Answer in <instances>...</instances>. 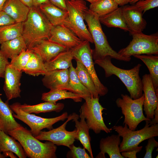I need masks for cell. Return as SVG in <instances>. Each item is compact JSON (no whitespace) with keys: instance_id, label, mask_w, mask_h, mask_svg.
<instances>
[{"instance_id":"cell-47","label":"cell","mask_w":158,"mask_h":158,"mask_svg":"<svg viewBox=\"0 0 158 158\" xmlns=\"http://www.w3.org/2000/svg\"><path fill=\"white\" fill-rule=\"evenodd\" d=\"M30 8L33 6L32 0H19Z\"/></svg>"},{"instance_id":"cell-39","label":"cell","mask_w":158,"mask_h":158,"mask_svg":"<svg viewBox=\"0 0 158 158\" xmlns=\"http://www.w3.org/2000/svg\"><path fill=\"white\" fill-rule=\"evenodd\" d=\"M154 137H152L148 139L147 144L145 147L146 152L144 158H152L153 150L155 147H158V142Z\"/></svg>"},{"instance_id":"cell-4","label":"cell","mask_w":158,"mask_h":158,"mask_svg":"<svg viewBox=\"0 0 158 158\" xmlns=\"http://www.w3.org/2000/svg\"><path fill=\"white\" fill-rule=\"evenodd\" d=\"M52 25L39 7L32 6L23 22L22 36L27 49H31L42 40L49 39Z\"/></svg>"},{"instance_id":"cell-14","label":"cell","mask_w":158,"mask_h":158,"mask_svg":"<svg viewBox=\"0 0 158 158\" xmlns=\"http://www.w3.org/2000/svg\"><path fill=\"white\" fill-rule=\"evenodd\" d=\"M22 72L13 67L9 63L6 68L3 89L7 101L20 97V80Z\"/></svg>"},{"instance_id":"cell-28","label":"cell","mask_w":158,"mask_h":158,"mask_svg":"<svg viewBox=\"0 0 158 158\" xmlns=\"http://www.w3.org/2000/svg\"><path fill=\"white\" fill-rule=\"evenodd\" d=\"M100 23L109 28H118L126 32L129 31L122 13V7L99 17Z\"/></svg>"},{"instance_id":"cell-9","label":"cell","mask_w":158,"mask_h":158,"mask_svg":"<svg viewBox=\"0 0 158 158\" xmlns=\"http://www.w3.org/2000/svg\"><path fill=\"white\" fill-rule=\"evenodd\" d=\"M20 103L16 102L9 105L12 111L15 113H13V116L27 125L30 128V132L34 137L38 135L44 128L49 130L52 129L54 124L60 121H64L68 116V113L66 112L55 117L42 118L24 112L20 108Z\"/></svg>"},{"instance_id":"cell-30","label":"cell","mask_w":158,"mask_h":158,"mask_svg":"<svg viewBox=\"0 0 158 158\" xmlns=\"http://www.w3.org/2000/svg\"><path fill=\"white\" fill-rule=\"evenodd\" d=\"M64 107V105L62 103L54 104L48 102L32 105L26 104L22 105L20 104L21 109L24 112L29 114H39L52 111L58 113L63 109Z\"/></svg>"},{"instance_id":"cell-24","label":"cell","mask_w":158,"mask_h":158,"mask_svg":"<svg viewBox=\"0 0 158 158\" xmlns=\"http://www.w3.org/2000/svg\"><path fill=\"white\" fill-rule=\"evenodd\" d=\"M13 112L8 101L4 102L0 96V130L7 134L21 126L15 119Z\"/></svg>"},{"instance_id":"cell-34","label":"cell","mask_w":158,"mask_h":158,"mask_svg":"<svg viewBox=\"0 0 158 158\" xmlns=\"http://www.w3.org/2000/svg\"><path fill=\"white\" fill-rule=\"evenodd\" d=\"M23 22L0 27V44L22 36Z\"/></svg>"},{"instance_id":"cell-5","label":"cell","mask_w":158,"mask_h":158,"mask_svg":"<svg viewBox=\"0 0 158 158\" xmlns=\"http://www.w3.org/2000/svg\"><path fill=\"white\" fill-rule=\"evenodd\" d=\"M68 15L63 24L82 41L93 43L88 30L85 23V17L88 8L84 0H66Z\"/></svg>"},{"instance_id":"cell-6","label":"cell","mask_w":158,"mask_h":158,"mask_svg":"<svg viewBox=\"0 0 158 158\" xmlns=\"http://www.w3.org/2000/svg\"><path fill=\"white\" fill-rule=\"evenodd\" d=\"M145 121L144 127L138 130H131L126 124L123 126H115L111 128L122 138L119 147L121 152L133 150L145 140L158 136V124L150 125Z\"/></svg>"},{"instance_id":"cell-1","label":"cell","mask_w":158,"mask_h":158,"mask_svg":"<svg viewBox=\"0 0 158 158\" xmlns=\"http://www.w3.org/2000/svg\"><path fill=\"white\" fill-rule=\"evenodd\" d=\"M112 58L107 56L104 58L95 60L96 64L104 70L106 78L112 75L116 76L123 82L133 99L141 97L142 94V79L139 75L142 65L138 64L130 69H121L116 67L112 63Z\"/></svg>"},{"instance_id":"cell-22","label":"cell","mask_w":158,"mask_h":158,"mask_svg":"<svg viewBox=\"0 0 158 158\" xmlns=\"http://www.w3.org/2000/svg\"><path fill=\"white\" fill-rule=\"evenodd\" d=\"M39 7L53 26L63 24L68 15L67 11L60 8L49 1L41 5Z\"/></svg>"},{"instance_id":"cell-46","label":"cell","mask_w":158,"mask_h":158,"mask_svg":"<svg viewBox=\"0 0 158 158\" xmlns=\"http://www.w3.org/2000/svg\"><path fill=\"white\" fill-rule=\"evenodd\" d=\"M118 5L123 6L130 3L133 0H114Z\"/></svg>"},{"instance_id":"cell-29","label":"cell","mask_w":158,"mask_h":158,"mask_svg":"<svg viewBox=\"0 0 158 158\" xmlns=\"http://www.w3.org/2000/svg\"><path fill=\"white\" fill-rule=\"evenodd\" d=\"M72 99L75 102L82 101L83 98L80 95L67 90L61 89L50 90L47 92L42 94L41 100L45 102L56 104V102L61 99Z\"/></svg>"},{"instance_id":"cell-50","label":"cell","mask_w":158,"mask_h":158,"mask_svg":"<svg viewBox=\"0 0 158 158\" xmlns=\"http://www.w3.org/2000/svg\"><path fill=\"white\" fill-rule=\"evenodd\" d=\"M86 1H87L90 3V4L93 3L95 2L96 1V0H84Z\"/></svg>"},{"instance_id":"cell-48","label":"cell","mask_w":158,"mask_h":158,"mask_svg":"<svg viewBox=\"0 0 158 158\" xmlns=\"http://www.w3.org/2000/svg\"><path fill=\"white\" fill-rule=\"evenodd\" d=\"M7 0H0V11H2L4 4Z\"/></svg>"},{"instance_id":"cell-37","label":"cell","mask_w":158,"mask_h":158,"mask_svg":"<svg viewBox=\"0 0 158 158\" xmlns=\"http://www.w3.org/2000/svg\"><path fill=\"white\" fill-rule=\"evenodd\" d=\"M70 149L67 153L66 157L71 158H91L85 151V149L80 147H76L73 144L69 147Z\"/></svg>"},{"instance_id":"cell-13","label":"cell","mask_w":158,"mask_h":158,"mask_svg":"<svg viewBox=\"0 0 158 158\" xmlns=\"http://www.w3.org/2000/svg\"><path fill=\"white\" fill-rule=\"evenodd\" d=\"M142 91L145 99L143 103V110L146 117L150 119L154 117V112L158 106V93L155 91L150 74H145L142 79Z\"/></svg>"},{"instance_id":"cell-25","label":"cell","mask_w":158,"mask_h":158,"mask_svg":"<svg viewBox=\"0 0 158 158\" xmlns=\"http://www.w3.org/2000/svg\"><path fill=\"white\" fill-rule=\"evenodd\" d=\"M74 59L71 50L62 52L49 61L44 63L47 71L58 70L68 69L72 64Z\"/></svg>"},{"instance_id":"cell-32","label":"cell","mask_w":158,"mask_h":158,"mask_svg":"<svg viewBox=\"0 0 158 158\" xmlns=\"http://www.w3.org/2000/svg\"><path fill=\"white\" fill-rule=\"evenodd\" d=\"M33 76L44 75L47 72L44 62L40 56L33 51L25 67L22 71Z\"/></svg>"},{"instance_id":"cell-51","label":"cell","mask_w":158,"mask_h":158,"mask_svg":"<svg viewBox=\"0 0 158 158\" xmlns=\"http://www.w3.org/2000/svg\"><path fill=\"white\" fill-rule=\"evenodd\" d=\"M5 157L4 154H1V153L0 152V158H4Z\"/></svg>"},{"instance_id":"cell-3","label":"cell","mask_w":158,"mask_h":158,"mask_svg":"<svg viewBox=\"0 0 158 158\" xmlns=\"http://www.w3.org/2000/svg\"><path fill=\"white\" fill-rule=\"evenodd\" d=\"M8 134L18 141L29 158H56V145L49 141L44 143L40 142L30 130L21 126L9 131Z\"/></svg>"},{"instance_id":"cell-31","label":"cell","mask_w":158,"mask_h":158,"mask_svg":"<svg viewBox=\"0 0 158 158\" xmlns=\"http://www.w3.org/2000/svg\"><path fill=\"white\" fill-rule=\"evenodd\" d=\"M142 61L147 67L156 93H158V55L140 54L133 55Z\"/></svg>"},{"instance_id":"cell-7","label":"cell","mask_w":158,"mask_h":158,"mask_svg":"<svg viewBox=\"0 0 158 158\" xmlns=\"http://www.w3.org/2000/svg\"><path fill=\"white\" fill-rule=\"evenodd\" d=\"M121 98L116 101L117 106L121 109L124 116L123 123L127 125L132 130H136L138 125L143 121H150L144 116L143 111L145 95L143 94L140 98L133 99L127 95H121Z\"/></svg>"},{"instance_id":"cell-19","label":"cell","mask_w":158,"mask_h":158,"mask_svg":"<svg viewBox=\"0 0 158 158\" xmlns=\"http://www.w3.org/2000/svg\"><path fill=\"white\" fill-rule=\"evenodd\" d=\"M13 137L10 136L0 130V152L5 157L17 158L13 153L19 158H25L27 156L20 143Z\"/></svg>"},{"instance_id":"cell-15","label":"cell","mask_w":158,"mask_h":158,"mask_svg":"<svg viewBox=\"0 0 158 158\" xmlns=\"http://www.w3.org/2000/svg\"><path fill=\"white\" fill-rule=\"evenodd\" d=\"M49 40L59 43L69 49L78 46L83 41L63 24L52 26Z\"/></svg>"},{"instance_id":"cell-8","label":"cell","mask_w":158,"mask_h":158,"mask_svg":"<svg viewBox=\"0 0 158 158\" xmlns=\"http://www.w3.org/2000/svg\"><path fill=\"white\" fill-rule=\"evenodd\" d=\"M133 39L126 47L118 52L120 55L131 57L140 54L158 55V34L157 32L147 35L142 32H130Z\"/></svg>"},{"instance_id":"cell-10","label":"cell","mask_w":158,"mask_h":158,"mask_svg":"<svg viewBox=\"0 0 158 158\" xmlns=\"http://www.w3.org/2000/svg\"><path fill=\"white\" fill-rule=\"evenodd\" d=\"M99 98L91 97L85 100L80 110V113L86 119L90 129L95 133L99 134L101 131L110 133L112 129L106 126L102 116V111L106 109L99 103Z\"/></svg>"},{"instance_id":"cell-16","label":"cell","mask_w":158,"mask_h":158,"mask_svg":"<svg viewBox=\"0 0 158 158\" xmlns=\"http://www.w3.org/2000/svg\"><path fill=\"white\" fill-rule=\"evenodd\" d=\"M121 7L123 15L129 32H142L147 25V22L142 17V10L135 4L125 5Z\"/></svg>"},{"instance_id":"cell-44","label":"cell","mask_w":158,"mask_h":158,"mask_svg":"<svg viewBox=\"0 0 158 158\" xmlns=\"http://www.w3.org/2000/svg\"><path fill=\"white\" fill-rule=\"evenodd\" d=\"M150 125H154L158 123V106L154 112V117L150 121H146Z\"/></svg>"},{"instance_id":"cell-36","label":"cell","mask_w":158,"mask_h":158,"mask_svg":"<svg viewBox=\"0 0 158 158\" xmlns=\"http://www.w3.org/2000/svg\"><path fill=\"white\" fill-rule=\"evenodd\" d=\"M33 50L27 49L11 60L10 64L14 68L22 72L30 59Z\"/></svg>"},{"instance_id":"cell-42","label":"cell","mask_w":158,"mask_h":158,"mask_svg":"<svg viewBox=\"0 0 158 158\" xmlns=\"http://www.w3.org/2000/svg\"><path fill=\"white\" fill-rule=\"evenodd\" d=\"M142 147V146H138L133 150L122 152L121 154L124 158H136L137 153L141 151Z\"/></svg>"},{"instance_id":"cell-27","label":"cell","mask_w":158,"mask_h":158,"mask_svg":"<svg viewBox=\"0 0 158 158\" xmlns=\"http://www.w3.org/2000/svg\"><path fill=\"white\" fill-rule=\"evenodd\" d=\"M69 78L65 90H68L81 96L85 100L92 97L89 90L82 84L79 79L75 68L72 64L68 68Z\"/></svg>"},{"instance_id":"cell-23","label":"cell","mask_w":158,"mask_h":158,"mask_svg":"<svg viewBox=\"0 0 158 158\" xmlns=\"http://www.w3.org/2000/svg\"><path fill=\"white\" fill-rule=\"evenodd\" d=\"M75 124V129L77 131L76 140L80 141L83 147L88 152L91 158L93 156L91 148V138L89 135V128L86 122L85 119L81 114L73 120Z\"/></svg>"},{"instance_id":"cell-43","label":"cell","mask_w":158,"mask_h":158,"mask_svg":"<svg viewBox=\"0 0 158 158\" xmlns=\"http://www.w3.org/2000/svg\"><path fill=\"white\" fill-rule=\"evenodd\" d=\"M66 0H49L52 4L60 8L67 11L66 2Z\"/></svg>"},{"instance_id":"cell-26","label":"cell","mask_w":158,"mask_h":158,"mask_svg":"<svg viewBox=\"0 0 158 158\" xmlns=\"http://www.w3.org/2000/svg\"><path fill=\"white\" fill-rule=\"evenodd\" d=\"M1 44L0 50L7 59H11L27 49L26 42L22 36Z\"/></svg>"},{"instance_id":"cell-52","label":"cell","mask_w":158,"mask_h":158,"mask_svg":"<svg viewBox=\"0 0 158 158\" xmlns=\"http://www.w3.org/2000/svg\"><path fill=\"white\" fill-rule=\"evenodd\" d=\"M96 0V1H98V0Z\"/></svg>"},{"instance_id":"cell-38","label":"cell","mask_w":158,"mask_h":158,"mask_svg":"<svg viewBox=\"0 0 158 158\" xmlns=\"http://www.w3.org/2000/svg\"><path fill=\"white\" fill-rule=\"evenodd\" d=\"M135 4L143 11V13L146 11L158 6V0H145L139 1Z\"/></svg>"},{"instance_id":"cell-35","label":"cell","mask_w":158,"mask_h":158,"mask_svg":"<svg viewBox=\"0 0 158 158\" xmlns=\"http://www.w3.org/2000/svg\"><path fill=\"white\" fill-rule=\"evenodd\" d=\"M118 8L114 0H98L90 4L89 10L99 17L109 14Z\"/></svg>"},{"instance_id":"cell-40","label":"cell","mask_w":158,"mask_h":158,"mask_svg":"<svg viewBox=\"0 0 158 158\" xmlns=\"http://www.w3.org/2000/svg\"><path fill=\"white\" fill-rule=\"evenodd\" d=\"M9 63L8 59L0 50V78H4L6 67Z\"/></svg>"},{"instance_id":"cell-33","label":"cell","mask_w":158,"mask_h":158,"mask_svg":"<svg viewBox=\"0 0 158 158\" xmlns=\"http://www.w3.org/2000/svg\"><path fill=\"white\" fill-rule=\"evenodd\" d=\"M76 61L77 66L75 69L80 81L89 90L92 97L99 98L93 81L87 70L80 61Z\"/></svg>"},{"instance_id":"cell-18","label":"cell","mask_w":158,"mask_h":158,"mask_svg":"<svg viewBox=\"0 0 158 158\" xmlns=\"http://www.w3.org/2000/svg\"><path fill=\"white\" fill-rule=\"evenodd\" d=\"M42 79L43 85L47 88L53 90H65L69 80L68 69L47 71Z\"/></svg>"},{"instance_id":"cell-11","label":"cell","mask_w":158,"mask_h":158,"mask_svg":"<svg viewBox=\"0 0 158 158\" xmlns=\"http://www.w3.org/2000/svg\"><path fill=\"white\" fill-rule=\"evenodd\" d=\"M74 59L80 61L92 78L99 96H104L108 92V88L101 82L95 70L92 57V50L90 42L83 41L78 46L70 49Z\"/></svg>"},{"instance_id":"cell-49","label":"cell","mask_w":158,"mask_h":158,"mask_svg":"<svg viewBox=\"0 0 158 158\" xmlns=\"http://www.w3.org/2000/svg\"><path fill=\"white\" fill-rule=\"evenodd\" d=\"M140 0H133L130 3V4L132 5L135 4L137 2Z\"/></svg>"},{"instance_id":"cell-17","label":"cell","mask_w":158,"mask_h":158,"mask_svg":"<svg viewBox=\"0 0 158 158\" xmlns=\"http://www.w3.org/2000/svg\"><path fill=\"white\" fill-rule=\"evenodd\" d=\"M31 49L40 56L44 63L49 61L59 53L70 49L48 39L41 40Z\"/></svg>"},{"instance_id":"cell-12","label":"cell","mask_w":158,"mask_h":158,"mask_svg":"<svg viewBox=\"0 0 158 158\" xmlns=\"http://www.w3.org/2000/svg\"><path fill=\"white\" fill-rule=\"evenodd\" d=\"M79 116L75 113L68 116L67 120L59 127L48 131H41L39 134L35 137L40 140H47L52 142L56 145H62L69 148L73 144L76 140L77 131H68L66 128L67 123Z\"/></svg>"},{"instance_id":"cell-41","label":"cell","mask_w":158,"mask_h":158,"mask_svg":"<svg viewBox=\"0 0 158 158\" xmlns=\"http://www.w3.org/2000/svg\"><path fill=\"white\" fill-rule=\"evenodd\" d=\"M15 21L2 11H0V27L14 23Z\"/></svg>"},{"instance_id":"cell-20","label":"cell","mask_w":158,"mask_h":158,"mask_svg":"<svg viewBox=\"0 0 158 158\" xmlns=\"http://www.w3.org/2000/svg\"><path fill=\"white\" fill-rule=\"evenodd\" d=\"M120 136L112 134L104 138H102L99 142L100 152L96 158H105L107 153L110 158H124L119 150L121 143Z\"/></svg>"},{"instance_id":"cell-45","label":"cell","mask_w":158,"mask_h":158,"mask_svg":"<svg viewBox=\"0 0 158 158\" xmlns=\"http://www.w3.org/2000/svg\"><path fill=\"white\" fill-rule=\"evenodd\" d=\"M49 1V0H32L33 6L39 7L41 5Z\"/></svg>"},{"instance_id":"cell-2","label":"cell","mask_w":158,"mask_h":158,"mask_svg":"<svg viewBox=\"0 0 158 158\" xmlns=\"http://www.w3.org/2000/svg\"><path fill=\"white\" fill-rule=\"evenodd\" d=\"M99 17L97 14L89 9L86 12L85 17V20L87 24L88 30L95 45V48L92 50L93 59H101L106 56H109L112 58L118 60L130 61L131 57L120 55L111 47L103 31Z\"/></svg>"},{"instance_id":"cell-21","label":"cell","mask_w":158,"mask_h":158,"mask_svg":"<svg viewBox=\"0 0 158 158\" xmlns=\"http://www.w3.org/2000/svg\"><path fill=\"white\" fill-rule=\"evenodd\" d=\"M30 8L19 0H7L2 11L16 23L24 22L26 19Z\"/></svg>"}]
</instances>
